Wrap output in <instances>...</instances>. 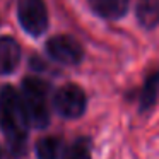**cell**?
<instances>
[{
	"instance_id": "cell-1",
	"label": "cell",
	"mask_w": 159,
	"mask_h": 159,
	"mask_svg": "<svg viewBox=\"0 0 159 159\" xmlns=\"http://www.w3.org/2000/svg\"><path fill=\"white\" fill-rule=\"evenodd\" d=\"M0 128L14 154H22L28 139V115L24 111L21 94L12 86H5L0 91Z\"/></svg>"
},
{
	"instance_id": "cell-2",
	"label": "cell",
	"mask_w": 159,
	"mask_h": 159,
	"mask_svg": "<svg viewBox=\"0 0 159 159\" xmlns=\"http://www.w3.org/2000/svg\"><path fill=\"white\" fill-rule=\"evenodd\" d=\"M21 99L28 115L29 127L45 128L50 123L48 108V86L38 77H28L22 82Z\"/></svg>"
},
{
	"instance_id": "cell-3",
	"label": "cell",
	"mask_w": 159,
	"mask_h": 159,
	"mask_svg": "<svg viewBox=\"0 0 159 159\" xmlns=\"http://www.w3.org/2000/svg\"><path fill=\"white\" fill-rule=\"evenodd\" d=\"M17 19L31 36H41L48 29V11L43 0H17Z\"/></svg>"
},
{
	"instance_id": "cell-4",
	"label": "cell",
	"mask_w": 159,
	"mask_h": 159,
	"mask_svg": "<svg viewBox=\"0 0 159 159\" xmlns=\"http://www.w3.org/2000/svg\"><path fill=\"white\" fill-rule=\"evenodd\" d=\"M53 106L63 118H79L87 106L86 93L77 84H65L55 93Z\"/></svg>"
},
{
	"instance_id": "cell-5",
	"label": "cell",
	"mask_w": 159,
	"mask_h": 159,
	"mask_svg": "<svg viewBox=\"0 0 159 159\" xmlns=\"http://www.w3.org/2000/svg\"><path fill=\"white\" fill-rule=\"evenodd\" d=\"M46 53L55 62L63 63V65H77L82 62L84 57V50L80 43L67 34L50 38L46 41Z\"/></svg>"
},
{
	"instance_id": "cell-6",
	"label": "cell",
	"mask_w": 159,
	"mask_h": 159,
	"mask_svg": "<svg viewBox=\"0 0 159 159\" xmlns=\"http://www.w3.org/2000/svg\"><path fill=\"white\" fill-rule=\"evenodd\" d=\"M21 62V48L12 38H0V75H9Z\"/></svg>"
},
{
	"instance_id": "cell-7",
	"label": "cell",
	"mask_w": 159,
	"mask_h": 159,
	"mask_svg": "<svg viewBox=\"0 0 159 159\" xmlns=\"http://www.w3.org/2000/svg\"><path fill=\"white\" fill-rule=\"evenodd\" d=\"M130 0H89V5L104 19H120L127 14Z\"/></svg>"
},
{
	"instance_id": "cell-8",
	"label": "cell",
	"mask_w": 159,
	"mask_h": 159,
	"mask_svg": "<svg viewBox=\"0 0 159 159\" xmlns=\"http://www.w3.org/2000/svg\"><path fill=\"white\" fill-rule=\"evenodd\" d=\"M137 19L144 28H156L159 24V0H139Z\"/></svg>"
},
{
	"instance_id": "cell-9",
	"label": "cell",
	"mask_w": 159,
	"mask_h": 159,
	"mask_svg": "<svg viewBox=\"0 0 159 159\" xmlns=\"http://www.w3.org/2000/svg\"><path fill=\"white\" fill-rule=\"evenodd\" d=\"M157 93H159V70H156V72H152L147 77V80L144 84V89H142V94H140L142 110H147V108H151L154 104Z\"/></svg>"
},
{
	"instance_id": "cell-10",
	"label": "cell",
	"mask_w": 159,
	"mask_h": 159,
	"mask_svg": "<svg viewBox=\"0 0 159 159\" xmlns=\"http://www.w3.org/2000/svg\"><path fill=\"white\" fill-rule=\"evenodd\" d=\"M62 142L57 137H43L36 144V156L38 159H58Z\"/></svg>"
},
{
	"instance_id": "cell-11",
	"label": "cell",
	"mask_w": 159,
	"mask_h": 159,
	"mask_svg": "<svg viewBox=\"0 0 159 159\" xmlns=\"http://www.w3.org/2000/svg\"><path fill=\"white\" fill-rule=\"evenodd\" d=\"M63 159H91V144L87 139H77L69 151L65 152Z\"/></svg>"
}]
</instances>
